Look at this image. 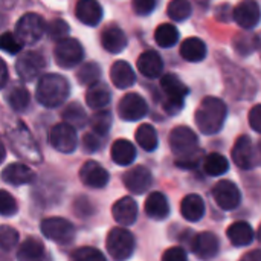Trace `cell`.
Wrapping results in <instances>:
<instances>
[{"label":"cell","mask_w":261,"mask_h":261,"mask_svg":"<svg viewBox=\"0 0 261 261\" xmlns=\"http://www.w3.org/2000/svg\"><path fill=\"white\" fill-rule=\"evenodd\" d=\"M171 151L177 156L176 164L180 168H194L200 161V150L197 147V136L188 127H176L170 133Z\"/></svg>","instance_id":"obj_1"},{"label":"cell","mask_w":261,"mask_h":261,"mask_svg":"<svg viewBox=\"0 0 261 261\" xmlns=\"http://www.w3.org/2000/svg\"><path fill=\"white\" fill-rule=\"evenodd\" d=\"M18 243V232L6 225L0 226V251L9 252L17 248Z\"/></svg>","instance_id":"obj_40"},{"label":"cell","mask_w":261,"mask_h":261,"mask_svg":"<svg viewBox=\"0 0 261 261\" xmlns=\"http://www.w3.org/2000/svg\"><path fill=\"white\" fill-rule=\"evenodd\" d=\"M236 44V49L242 54V55H249L252 54L255 49H257V44H258V40L255 35H239L234 41Z\"/></svg>","instance_id":"obj_44"},{"label":"cell","mask_w":261,"mask_h":261,"mask_svg":"<svg viewBox=\"0 0 261 261\" xmlns=\"http://www.w3.org/2000/svg\"><path fill=\"white\" fill-rule=\"evenodd\" d=\"M8 83V67L5 61L0 58V89H3Z\"/></svg>","instance_id":"obj_50"},{"label":"cell","mask_w":261,"mask_h":261,"mask_svg":"<svg viewBox=\"0 0 261 261\" xmlns=\"http://www.w3.org/2000/svg\"><path fill=\"white\" fill-rule=\"evenodd\" d=\"M112 159L121 167L130 165L136 159V148L132 142L125 139H118L112 145Z\"/></svg>","instance_id":"obj_28"},{"label":"cell","mask_w":261,"mask_h":261,"mask_svg":"<svg viewBox=\"0 0 261 261\" xmlns=\"http://www.w3.org/2000/svg\"><path fill=\"white\" fill-rule=\"evenodd\" d=\"M90 127L93 130L95 135L98 136H104L109 133L110 127H112V113L107 110H99L96 112L92 118H90Z\"/></svg>","instance_id":"obj_37"},{"label":"cell","mask_w":261,"mask_h":261,"mask_svg":"<svg viewBox=\"0 0 261 261\" xmlns=\"http://www.w3.org/2000/svg\"><path fill=\"white\" fill-rule=\"evenodd\" d=\"M156 6V0H133V9L139 15L150 14Z\"/></svg>","instance_id":"obj_47"},{"label":"cell","mask_w":261,"mask_h":261,"mask_svg":"<svg viewBox=\"0 0 261 261\" xmlns=\"http://www.w3.org/2000/svg\"><path fill=\"white\" fill-rule=\"evenodd\" d=\"M112 214L119 225L130 226L138 219V205L132 197H122L113 205Z\"/></svg>","instance_id":"obj_19"},{"label":"cell","mask_w":261,"mask_h":261,"mask_svg":"<svg viewBox=\"0 0 261 261\" xmlns=\"http://www.w3.org/2000/svg\"><path fill=\"white\" fill-rule=\"evenodd\" d=\"M249 124H251V127H252L257 133H260L261 132V106H255V107L251 110V113H249Z\"/></svg>","instance_id":"obj_49"},{"label":"cell","mask_w":261,"mask_h":261,"mask_svg":"<svg viewBox=\"0 0 261 261\" xmlns=\"http://www.w3.org/2000/svg\"><path fill=\"white\" fill-rule=\"evenodd\" d=\"M138 69L147 78H158L164 70V61L156 50H147L139 55Z\"/></svg>","instance_id":"obj_21"},{"label":"cell","mask_w":261,"mask_h":261,"mask_svg":"<svg viewBox=\"0 0 261 261\" xmlns=\"http://www.w3.org/2000/svg\"><path fill=\"white\" fill-rule=\"evenodd\" d=\"M9 142L17 154H20L23 159H28L31 162H40V151L31 136V133L24 128L20 121H17V127L8 135Z\"/></svg>","instance_id":"obj_6"},{"label":"cell","mask_w":261,"mask_h":261,"mask_svg":"<svg viewBox=\"0 0 261 261\" xmlns=\"http://www.w3.org/2000/svg\"><path fill=\"white\" fill-rule=\"evenodd\" d=\"M70 261H106V258L95 248H80L72 252Z\"/></svg>","instance_id":"obj_43"},{"label":"cell","mask_w":261,"mask_h":261,"mask_svg":"<svg viewBox=\"0 0 261 261\" xmlns=\"http://www.w3.org/2000/svg\"><path fill=\"white\" fill-rule=\"evenodd\" d=\"M43 257H44V246L35 237L24 240L17 252L18 261H43Z\"/></svg>","instance_id":"obj_30"},{"label":"cell","mask_w":261,"mask_h":261,"mask_svg":"<svg viewBox=\"0 0 261 261\" xmlns=\"http://www.w3.org/2000/svg\"><path fill=\"white\" fill-rule=\"evenodd\" d=\"M101 43L104 49L110 54H119L125 49L127 46V35L124 31L118 26H110L104 29L101 35Z\"/></svg>","instance_id":"obj_22"},{"label":"cell","mask_w":261,"mask_h":261,"mask_svg":"<svg viewBox=\"0 0 261 261\" xmlns=\"http://www.w3.org/2000/svg\"><path fill=\"white\" fill-rule=\"evenodd\" d=\"M191 249L200 260H211L219 254L220 243L213 232H200L194 237Z\"/></svg>","instance_id":"obj_16"},{"label":"cell","mask_w":261,"mask_h":261,"mask_svg":"<svg viewBox=\"0 0 261 261\" xmlns=\"http://www.w3.org/2000/svg\"><path fill=\"white\" fill-rule=\"evenodd\" d=\"M40 228H41V232L46 239H49L55 243H60V245L72 242V239L75 236L73 225L69 220L61 219V217L44 219L41 222Z\"/></svg>","instance_id":"obj_8"},{"label":"cell","mask_w":261,"mask_h":261,"mask_svg":"<svg viewBox=\"0 0 261 261\" xmlns=\"http://www.w3.org/2000/svg\"><path fill=\"white\" fill-rule=\"evenodd\" d=\"M101 136L95 135V133H89L83 138V147L87 153H95L99 150L101 147Z\"/></svg>","instance_id":"obj_46"},{"label":"cell","mask_w":261,"mask_h":261,"mask_svg":"<svg viewBox=\"0 0 261 261\" xmlns=\"http://www.w3.org/2000/svg\"><path fill=\"white\" fill-rule=\"evenodd\" d=\"M234 20L245 29H252L260 21V6L255 0H243L234 9Z\"/></svg>","instance_id":"obj_17"},{"label":"cell","mask_w":261,"mask_h":261,"mask_svg":"<svg viewBox=\"0 0 261 261\" xmlns=\"http://www.w3.org/2000/svg\"><path fill=\"white\" fill-rule=\"evenodd\" d=\"M15 3V0H0V6H5V8H12Z\"/></svg>","instance_id":"obj_52"},{"label":"cell","mask_w":261,"mask_h":261,"mask_svg":"<svg viewBox=\"0 0 261 261\" xmlns=\"http://www.w3.org/2000/svg\"><path fill=\"white\" fill-rule=\"evenodd\" d=\"M226 119V106L222 99L208 96L196 110V124L203 135H216Z\"/></svg>","instance_id":"obj_2"},{"label":"cell","mask_w":261,"mask_h":261,"mask_svg":"<svg viewBox=\"0 0 261 261\" xmlns=\"http://www.w3.org/2000/svg\"><path fill=\"white\" fill-rule=\"evenodd\" d=\"M84 58V50L83 46L80 44V41H76L75 38H63L57 43L55 47V60L58 63V66L61 67H73L76 64H80Z\"/></svg>","instance_id":"obj_9"},{"label":"cell","mask_w":261,"mask_h":261,"mask_svg":"<svg viewBox=\"0 0 261 261\" xmlns=\"http://www.w3.org/2000/svg\"><path fill=\"white\" fill-rule=\"evenodd\" d=\"M196 2H199V3H200V2H206V0H196Z\"/></svg>","instance_id":"obj_54"},{"label":"cell","mask_w":261,"mask_h":261,"mask_svg":"<svg viewBox=\"0 0 261 261\" xmlns=\"http://www.w3.org/2000/svg\"><path fill=\"white\" fill-rule=\"evenodd\" d=\"M106 246L113 260H127V258H130V255L135 251L133 234L125 228H113L107 236Z\"/></svg>","instance_id":"obj_4"},{"label":"cell","mask_w":261,"mask_h":261,"mask_svg":"<svg viewBox=\"0 0 261 261\" xmlns=\"http://www.w3.org/2000/svg\"><path fill=\"white\" fill-rule=\"evenodd\" d=\"M44 66H46L44 58L38 52L29 50V52H24L17 60L15 70H17L18 76L23 81H32V80H35L41 73V70L44 69Z\"/></svg>","instance_id":"obj_13"},{"label":"cell","mask_w":261,"mask_h":261,"mask_svg":"<svg viewBox=\"0 0 261 261\" xmlns=\"http://www.w3.org/2000/svg\"><path fill=\"white\" fill-rule=\"evenodd\" d=\"M168 15L176 21H184L191 15L190 0H171L168 5Z\"/></svg>","instance_id":"obj_38"},{"label":"cell","mask_w":261,"mask_h":261,"mask_svg":"<svg viewBox=\"0 0 261 261\" xmlns=\"http://www.w3.org/2000/svg\"><path fill=\"white\" fill-rule=\"evenodd\" d=\"M75 15L81 23L96 26L102 18V8L96 0H80L75 6Z\"/></svg>","instance_id":"obj_20"},{"label":"cell","mask_w":261,"mask_h":261,"mask_svg":"<svg viewBox=\"0 0 261 261\" xmlns=\"http://www.w3.org/2000/svg\"><path fill=\"white\" fill-rule=\"evenodd\" d=\"M18 210L15 199L5 190H0V216H14Z\"/></svg>","instance_id":"obj_45"},{"label":"cell","mask_w":261,"mask_h":261,"mask_svg":"<svg viewBox=\"0 0 261 261\" xmlns=\"http://www.w3.org/2000/svg\"><path fill=\"white\" fill-rule=\"evenodd\" d=\"M5 156H6V151H5V145H3V142L0 141V164L5 161Z\"/></svg>","instance_id":"obj_53"},{"label":"cell","mask_w":261,"mask_h":261,"mask_svg":"<svg viewBox=\"0 0 261 261\" xmlns=\"http://www.w3.org/2000/svg\"><path fill=\"white\" fill-rule=\"evenodd\" d=\"M161 86H162V90L165 92L167 95V99H165V110L168 115H176L182 110L184 107V99L185 96L188 95V87L174 75H164L162 80H161Z\"/></svg>","instance_id":"obj_5"},{"label":"cell","mask_w":261,"mask_h":261,"mask_svg":"<svg viewBox=\"0 0 261 261\" xmlns=\"http://www.w3.org/2000/svg\"><path fill=\"white\" fill-rule=\"evenodd\" d=\"M110 76H112L113 84L118 89H128L136 81V76H135V72H133L132 66L127 61H122V60L121 61H116L112 66Z\"/></svg>","instance_id":"obj_26"},{"label":"cell","mask_w":261,"mask_h":261,"mask_svg":"<svg viewBox=\"0 0 261 261\" xmlns=\"http://www.w3.org/2000/svg\"><path fill=\"white\" fill-rule=\"evenodd\" d=\"M162 261H188V257L182 248H170L162 255Z\"/></svg>","instance_id":"obj_48"},{"label":"cell","mask_w":261,"mask_h":261,"mask_svg":"<svg viewBox=\"0 0 261 261\" xmlns=\"http://www.w3.org/2000/svg\"><path fill=\"white\" fill-rule=\"evenodd\" d=\"M240 261H261L260 251H251V252L245 254Z\"/></svg>","instance_id":"obj_51"},{"label":"cell","mask_w":261,"mask_h":261,"mask_svg":"<svg viewBox=\"0 0 261 261\" xmlns=\"http://www.w3.org/2000/svg\"><path fill=\"white\" fill-rule=\"evenodd\" d=\"M180 213L188 222H199L205 214V202L197 194H190L182 200Z\"/></svg>","instance_id":"obj_27"},{"label":"cell","mask_w":261,"mask_h":261,"mask_svg":"<svg viewBox=\"0 0 261 261\" xmlns=\"http://www.w3.org/2000/svg\"><path fill=\"white\" fill-rule=\"evenodd\" d=\"M180 55L191 63H199L206 57V44L200 38H188L180 46Z\"/></svg>","instance_id":"obj_31"},{"label":"cell","mask_w":261,"mask_h":261,"mask_svg":"<svg viewBox=\"0 0 261 261\" xmlns=\"http://www.w3.org/2000/svg\"><path fill=\"white\" fill-rule=\"evenodd\" d=\"M81 182L90 188H102L109 182V173L106 168H102L98 162L89 161L86 162L80 170Z\"/></svg>","instance_id":"obj_18"},{"label":"cell","mask_w":261,"mask_h":261,"mask_svg":"<svg viewBox=\"0 0 261 261\" xmlns=\"http://www.w3.org/2000/svg\"><path fill=\"white\" fill-rule=\"evenodd\" d=\"M99 75H101V69L96 63H86L80 67L78 73H76V78L81 84L84 86H90L93 83H96L99 80Z\"/></svg>","instance_id":"obj_39"},{"label":"cell","mask_w":261,"mask_h":261,"mask_svg":"<svg viewBox=\"0 0 261 261\" xmlns=\"http://www.w3.org/2000/svg\"><path fill=\"white\" fill-rule=\"evenodd\" d=\"M2 177L5 182H8L11 185H26V184H31L34 180L35 174L28 165L11 164L3 170Z\"/></svg>","instance_id":"obj_23"},{"label":"cell","mask_w":261,"mask_h":261,"mask_svg":"<svg viewBox=\"0 0 261 261\" xmlns=\"http://www.w3.org/2000/svg\"><path fill=\"white\" fill-rule=\"evenodd\" d=\"M154 38H156V43L161 46V47H171L177 43L179 40V32L177 29L173 26V24H161L156 32H154Z\"/></svg>","instance_id":"obj_35"},{"label":"cell","mask_w":261,"mask_h":261,"mask_svg":"<svg viewBox=\"0 0 261 261\" xmlns=\"http://www.w3.org/2000/svg\"><path fill=\"white\" fill-rule=\"evenodd\" d=\"M49 142L60 153H72V151H75V148L78 145L76 132L73 127H70L66 122L57 124L52 127V130L49 133Z\"/></svg>","instance_id":"obj_11"},{"label":"cell","mask_w":261,"mask_h":261,"mask_svg":"<svg viewBox=\"0 0 261 261\" xmlns=\"http://www.w3.org/2000/svg\"><path fill=\"white\" fill-rule=\"evenodd\" d=\"M70 87L64 76L57 73L43 75L38 81L35 95L41 106L44 107H57L66 101L69 96Z\"/></svg>","instance_id":"obj_3"},{"label":"cell","mask_w":261,"mask_h":261,"mask_svg":"<svg viewBox=\"0 0 261 261\" xmlns=\"http://www.w3.org/2000/svg\"><path fill=\"white\" fill-rule=\"evenodd\" d=\"M29 92L23 86H14L6 95L9 107L15 112H24L29 106Z\"/></svg>","instance_id":"obj_33"},{"label":"cell","mask_w":261,"mask_h":261,"mask_svg":"<svg viewBox=\"0 0 261 261\" xmlns=\"http://www.w3.org/2000/svg\"><path fill=\"white\" fill-rule=\"evenodd\" d=\"M145 213L150 219L164 220L170 214V205L162 193H151L145 200Z\"/></svg>","instance_id":"obj_25"},{"label":"cell","mask_w":261,"mask_h":261,"mask_svg":"<svg viewBox=\"0 0 261 261\" xmlns=\"http://www.w3.org/2000/svg\"><path fill=\"white\" fill-rule=\"evenodd\" d=\"M232 159L242 170H252L258 165L260 156L249 136H240L232 148Z\"/></svg>","instance_id":"obj_10"},{"label":"cell","mask_w":261,"mask_h":261,"mask_svg":"<svg viewBox=\"0 0 261 261\" xmlns=\"http://www.w3.org/2000/svg\"><path fill=\"white\" fill-rule=\"evenodd\" d=\"M151 182H153L151 173L145 167H142V165L133 167L132 170H128L124 174V185L133 194H142V193H145L151 187Z\"/></svg>","instance_id":"obj_15"},{"label":"cell","mask_w":261,"mask_h":261,"mask_svg":"<svg viewBox=\"0 0 261 261\" xmlns=\"http://www.w3.org/2000/svg\"><path fill=\"white\" fill-rule=\"evenodd\" d=\"M46 32L49 34V37L52 40H58L60 41V40H63V38L67 37V34H69V24L64 20H61V18H55V20H52L46 26Z\"/></svg>","instance_id":"obj_42"},{"label":"cell","mask_w":261,"mask_h":261,"mask_svg":"<svg viewBox=\"0 0 261 261\" xmlns=\"http://www.w3.org/2000/svg\"><path fill=\"white\" fill-rule=\"evenodd\" d=\"M118 112H119V116L124 121H139L147 115L148 106H147L145 99L141 95L127 93L121 99V102L118 106Z\"/></svg>","instance_id":"obj_14"},{"label":"cell","mask_w":261,"mask_h":261,"mask_svg":"<svg viewBox=\"0 0 261 261\" xmlns=\"http://www.w3.org/2000/svg\"><path fill=\"white\" fill-rule=\"evenodd\" d=\"M213 197H214L216 203L225 211L236 210L240 205V200H242L240 190L231 180L217 182L214 185V188H213Z\"/></svg>","instance_id":"obj_12"},{"label":"cell","mask_w":261,"mask_h":261,"mask_svg":"<svg viewBox=\"0 0 261 261\" xmlns=\"http://www.w3.org/2000/svg\"><path fill=\"white\" fill-rule=\"evenodd\" d=\"M63 119L73 128H83L87 124V115L78 102H70L63 112Z\"/></svg>","instance_id":"obj_32"},{"label":"cell","mask_w":261,"mask_h":261,"mask_svg":"<svg viewBox=\"0 0 261 261\" xmlns=\"http://www.w3.org/2000/svg\"><path fill=\"white\" fill-rule=\"evenodd\" d=\"M136 142L145 151L156 150V147H158V133H156L154 127H151L150 124H142L136 130Z\"/></svg>","instance_id":"obj_34"},{"label":"cell","mask_w":261,"mask_h":261,"mask_svg":"<svg viewBox=\"0 0 261 261\" xmlns=\"http://www.w3.org/2000/svg\"><path fill=\"white\" fill-rule=\"evenodd\" d=\"M46 32V23L38 14H24L15 24V35L23 44L37 43Z\"/></svg>","instance_id":"obj_7"},{"label":"cell","mask_w":261,"mask_h":261,"mask_svg":"<svg viewBox=\"0 0 261 261\" xmlns=\"http://www.w3.org/2000/svg\"><path fill=\"white\" fill-rule=\"evenodd\" d=\"M205 171L210 174V176H222L228 171L229 165H228V161L225 156L219 154V153H213L210 156H206L205 159Z\"/></svg>","instance_id":"obj_36"},{"label":"cell","mask_w":261,"mask_h":261,"mask_svg":"<svg viewBox=\"0 0 261 261\" xmlns=\"http://www.w3.org/2000/svg\"><path fill=\"white\" fill-rule=\"evenodd\" d=\"M0 49L11 54V55H15L23 49V43L15 34L5 32V34L0 35Z\"/></svg>","instance_id":"obj_41"},{"label":"cell","mask_w":261,"mask_h":261,"mask_svg":"<svg viewBox=\"0 0 261 261\" xmlns=\"http://www.w3.org/2000/svg\"><path fill=\"white\" fill-rule=\"evenodd\" d=\"M110 98H112L110 89L104 83H99V81L90 84L86 92V102L90 109H95V110L106 107L110 102Z\"/></svg>","instance_id":"obj_24"},{"label":"cell","mask_w":261,"mask_h":261,"mask_svg":"<svg viewBox=\"0 0 261 261\" xmlns=\"http://www.w3.org/2000/svg\"><path fill=\"white\" fill-rule=\"evenodd\" d=\"M228 239L234 246H249L254 240V229L246 222H237L229 226L228 229Z\"/></svg>","instance_id":"obj_29"}]
</instances>
